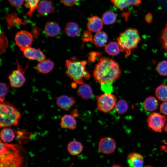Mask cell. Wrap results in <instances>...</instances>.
I'll use <instances>...</instances> for the list:
<instances>
[{
    "label": "cell",
    "mask_w": 167,
    "mask_h": 167,
    "mask_svg": "<svg viewBox=\"0 0 167 167\" xmlns=\"http://www.w3.org/2000/svg\"><path fill=\"white\" fill-rule=\"evenodd\" d=\"M0 143V167H27L28 158L24 148L1 140Z\"/></svg>",
    "instance_id": "1"
},
{
    "label": "cell",
    "mask_w": 167,
    "mask_h": 167,
    "mask_svg": "<svg viewBox=\"0 0 167 167\" xmlns=\"http://www.w3.org/2000/svg\"><path fill=\"white\" fill-rule=\"evenodd\" d=\"M121 74L118 64L113 59L105 57L100 58L93 72L95 80L100 84L113 82L118 79Z\"/></svg>",
    "instance_id": "2"
},
{
    "label": "cell",
    "mask_w": 167,
    "mask_h": 167,
    "mask_svg": "<svg viewBox=\"0 0 167 167\" xmlns=\"http://www.w3.org/2000/svg\"><path fill=\"white\" fill-rule=\"evenodd\" d=\"M117 39L121 51L124 52L127 57L137 47L141 38L137 29L129 28L121 33Z\"/></svg>",
    "instance_id": "3"
},
{
    "label": "cell",
    "mask_w": 167,
    "mask_h": 167,
    "mask_svg": "<svg viewBox=\"0 0 167 167\" xmlns=\"http://www.w3.org/2000/svg\"><path fill=\"white\" fill-rule=\"evenodd\" d=\"M87 63L85 60H67L66 67L67 76L77 84L84 83V80L89 79L90 77V74L85 69Z\"/></svg>",
    "instance_id": "4"
},
{
    "label": "cell",
    "mask_w": 167,
    "mask_h": 167,
    "mask_svg": "<svg viewBox=\"0 0 167 167\" xmlns=\"http://www.w3.org/2000/svg\"><path fill=\"white\" fill-rule=\"evenodd\" d=\"M21 116L15 107L8 102H0V127L17 126Z\"/></svg>",
    "instance_id": "5"
},
{
    "label": "cell",
    "mask_w": 167,
    "mask_h": 167,
    "mask_svg": "<svg viewBox=\"0 0 167 167\" xmlns=\"http://www.w3.org/2000/svg\"><path fill=\"white\" fill-rule=\"evenodd\" d=\"M98 109L104 113H107L115 107L117 102V98L112 93H104L97 97Z\"/></svg>",
    "instance_id": "6"
},
{
    "label": "cell",
    "mask_w": 167,
    "mask_h": 167,
    "mask_svg": "<svg viewBox=\"0 0 167 167\" xmlns=\"http://www.w3.org/2000/svg\"><path fill=\"white\" fill-rule=\"evenodd\" d=\"M166 120L165 115L153 112L148 116L147 122L149 128L155 132H161L164 128Z\"/></svg>",
    "instance_id": "7"
},
{
    "label": "cell",
    "mask_w": 167,
    "mask_h": 167,
    "mask_svg": "<svg viewBox=\"0 0 167 167\" xmlns=\"http://www.w3.org/2000/svg\"><path fill=\"white\" fill-rule=\"evenodd\" d=\"M17 69L14 70L9 76L10 83L11 86L19 88L22 86L26 79L24 75L25 71L17 61Z\"/></svg>",
    "instance_id": "8"
},
{
    "label": "cell",
    "mask_w": 167,
    "mask_h": 167,
    "mask_svg": "<svg viewBox=\"0 0 167 167\" xmlns=\"http://www.w3.org/2000/svg\"><path fill=\"white\" fill-rule=\"evenodd\" d=\"M15 39V43L21 50L31 46L33 36L31 33L27 31L21 30L16 34Z\"/></svg>",
    "instance_id": "9"
},
{
    "label": "cell",
    "mask_w": 167,
    "mask_h": 167,
    "mask_svg": "<svg viewBox=\"0 0 167 167\" xmlns=\"http://www.w3.org/2000/svg\"><path fill=\"white\" fill-rule=\"evenodd\" d=\"M98 147L100 151L102 153L109 154L115 151L116 145L115 140L112 138L105 137L100 140Z\"/></svg>",
    "instance_id": "10"
},
{
    "label": "cell",
    "mask_w": 167,
    "mask_h": 167,
    "mask_svg": "<svg viewBox=\"0 0 167 167\" xmlns=\"http://www.w3.org/2000/svg\"><path fill=\"white\" fill-rule=\"evenodd\" d=\"M20 50L23 52L24 56L29 59L40 62L45 59V55L39 49L30 46Z\"/></svg>",
    "instance_id": "11"
},
{
    "label": "cell",
    "mask_w": 167,
    "mask_h": 167,
    "mask_svg": "<svg viewBox=\"0 0 167 167\" xmlns=\"http://www.w3.org/2000/svg\"><path fill=\"white\" fill-rule=\"evenodd\" d=\"M39 14L45 16L54 11L53 3L51 0H41L37 7Z\"/></svg>",
    "instance_id": "12"
},
{
    "label": "cell",
    "mask_w": 167,
    "mask_h": 167,
    "mask_svg": "<svg viewBox=\"0 0 167 167\" xmlns=\"http://www.w3.org/2000/svg\"><path fill=\"white\" fill-rule=\"evenodd\" d=\"M127 162L129 167H143V157L139 153L131 152L127 156Z\"/></svg>",
    "instance_id": "13"
},
{
    "label": "cell",
    "mask_w": 167,
    "mask_h": 167,
    "mask_svg": "<svg viewBox=\"0 0 167 167\" xmlns=\"http://www.w3.org/2000/svg\"><path fill=\"white\" fill-rule=\"evenodd\" d=\"M103 23L101 19L95 15L91 17L88 20L87 27L90 32H97L101 31L103 27Z\"/></svg>",
    "instance_id": "14"
},
{
    "label": "cell",
    "mask_w": 167,
    "mask_h": 167,
    "mask_svg": "<svg viewBox=\"0 0 167 167\" xmlns=\"http://www.w3.org/2000/svg\"><path fill=\"white\" fill-rule=\"evenodd\" d=\"M56 103L61 109L68 110L75 104V101L72 97L63 95L57 98Z\"/></svg>",
    "instance_id": "15"
},
{
    "label": "cell",
    "mask_w": 167,
    "mask_h": 167,
    "mask_svg": "<svg viewBox=\"0 0 167 167\" xmlns=\"http://www.w3.org/2000/svg\"><path fill=\"white\" fill-rule=\"evenodd\" d=\"M76 121L72 115L65 114L61 118L60 126L62 128L74 130L76 128Z\"/></svg>",
    "instance_id": "16"
},
{
    "label": "cell",
    "mask_w": 167,
    "mask_h": 167,
    "mask_svg": "<svg viewBox=\"0 0 167 167\" xmlns=\"http://www.w3.org/2000/svg\"><path fill=\"white\" fill-rule=\"evenodd\" d=\"M111 2L116 7L123 9L131 6L139 4L142 0H111Z\"/></svg>",
    "instance_id": "17"
},
{
    "label": "cell",
    "mask_w": 167,
    "mask_h": 167,
    "mask_svg": "<svg viewBox=\"0 0 167 167\" xmlns=\"http://www.w3.org/2000/svg\"><path fill=\"white\" fill-rule=\"evenodd\" d=\"M54 67V63L51 60L45 59L39 62L35 67V69L40 72L46 74L50 72Z\"/></svg>",
    "instance_id": "18"
},
{
    "label": "cell",
    "mask_w": 167,
    "mask_h": 167,
    "mask_svg": "<svg viewBox=\"0 0 167 167\" xmlns=\"http://www.w3.org/2000/svg\"><path fill=\"white\" fill-rule=\"evenodd\" d=\"M44 28L45 33L50 37H54L58 35L61 31L59 24L52 21L47 23L45 25Z\"/></svg>",
    "instance_id": "19"
},
{
    "label": "cell",
    "mask_w": 167,
    "mask_h": 167,
    "mask_svg": "<svg viewBox=\"0 0 167 167\" xmlns=\"http://www.w3.org/2000/svg\"><path fill=\"white\" fill-rule=\"evenodd\" d=\"M78 95L84 100L91 99L93 96V91L91 86L84 83L80 84L77 90Z\"/></svg>",
    "instance_id": "20"
},
{
    "label": "cell",
    "mask_w": 167,
    "mask_h": 167,
    "mask_svg": "<svg viewBox=\"0 0 167 167\" xmlns=\"http://www.w3.org/2000/svg\"><path fill=\"white\" fill-rule=\"evenodd\" d=\"M65 31L68 36L71 37H75L80 34V29L77 23L74 22H70L66 24L65 28Z\"/></svg>",
    "instance_id": "21"
},
{
    "label": "cell",
    "mask_w": 167,
    "mask_h": 167,
    "mask_svg": "<svg viewBox=\"0 0 167 167\" xmlns=\"http://www.w3.org/2000/svg\"><path fill=\"white\" fill-rule=\"evenodd\" d=\"M108 39L107 34L104 32L101 31L95 34L92 43L98 47H102L107 42Z\"/></svg>",
    "instance_id": "22"
},
{
    "label": "cell",
    "mask_w": 167,
    "mask_h": 167,
    "mask_svg": "<svg viewBox=\"0 0 167 167\" xmlns=\"http://www.w3.org/2000/svg\"><path fill=\"white\" fill-rule=\"evenodd\" d=\"M67 149L70 154L76 156L82 152L83 149V145L79 141L73 140L69 143L67 145Z\"/></svg>",
    "instance_id": "23"
},
{
    "label": "cell",
    "mask_w": 167,
    "mask_h": 167,
    "mask_svg": "<svg viewBox=\"0 0 167 167\" xmlns=\"http://www.w3.org/2000/svg\"><path fill=\"white\" fill-rule=\"evenodd\" d=\"M143 105L144 108L146 111L152 112L155 111L158 108V103L155 97L150 96L145 99Z\"/></svg>",
    "instance_id": "24"
},
{
    "label": "cell",
    "mask_w": 167,
    "mask_h": 167,
    "mask_svg": "<svg viewBox=\"0 0 167 167\" xmlns=\"http://www.w3.org/2000/svg\"><path fill=\"white\" fill-rule=\"evenodd\" d=\"M106 53L111 55L116 56L121 51L120 46L118 43L114 41H111L106 45L105 47Z\"/></svg>",
    "instance_id": "25"
},
{
    "label": "cell",
    "mask_w": 167,
    "mask_h": 167,
    "mask_svg": "<svg viewBox=\"0 0 167 167\" xmlns=\"http://www.w3.org/2000/svg\"><path fill=\"white\" fill-rule=\"evenodd\" d=\"M15 137L13 130L9 128H4L0 132L1 139L4 142L8 143L12 141Z\"/></svg>",
    "instance_id": "26"
},
{
    "label": "cell",
    "mask_w": 167,
    "mask_h": 167,
    "mask_svg": "<svg viewBox=\"0 0 167 167\" xmlns=\"http://www.w3.org/2000/svg\"><path fill=\"white\" fill-rule=\"evenodd\" d=\"M155 94L157 98L160 101H167V85L161 84L156 89Z\"/></svg>",
    "instance_id": "27"
},
{
    "label": "cell",
    "mask_w": 167,
    "mask_h": 167,
    "mask_svg": "<svg viewBox=\"0 0 167 167\" xmlns=\"http://www.w3.org/2000/svg\"><path fill=\"white\" fill-rule=\"evenodd\" d=\"M117 18L115 13L112 11H108L104 13L101 19L105 24L110 25L114 24L116 22Z\"/></svg>",
    "instance_id": "28"
},
{
    "label": "cell",
    "mask_w": 167,
    "mask_h": 167,
    "mask_svg": "<svg viewBox=\"0 0 167 167\" xmlns=\"http://www.w3.org/2000/svg\"><path fill=\"white\" fill-rule=\"evenodd\" d=\"M115 108L118 114H124L128 109L127 103L124 99H120L117 102Z\"/></svg>",
    "instance_id": "29"
},
{
    "label": "cell",
    "mask_w": 167,
    "mask_h": 167,
    "mask_svg": "<svg viewBox=\"0 0 167 167\" xmlns=\"http://www.w3.org/2000/svg\"><path fill=\"white\" fill-rule=\"evenodd\" d=\"M26 2L25 6L28 8L27 15L32 17L34 10L37 8L40 0H24Z\"/></svg>",
    "instance_id": "30"
},
{
    "label": "cell",
    "mask_w": 167,
    "mask_h": 167,
    "mask_svg": "<svg viewBox=\"0 0 167 167\" xmlns=\"http://www.w3.org/2000/svg\"><path fill=\"white\" fill-rule=\"evenodd\" d=\"M156 70L160 75L167 76V60H163L159 62L156 66Z\"/></svg>",
    "instance_id": "31"
},
{
    "label": "cell",
    "mask_w": 167,
    "mask_h": 167,
    "mask_svg": "<svg viewBox=\"0 0 167 167\" xmlns=\"http://www.w3.org/2000/svg\"><path fill=\"white\" fill-rule=\"evenodd\" d=\"M0 102H3L4 101L5 97L9 92V88L6 84L3 83H0Z\"/></svg>",
    "instance_id": "32"
},
{
    "label": "cell",
    "mask_w": 167,
    "mask_h": 167,
    "mask_svg": "<svg viewBox=\"0 0 167 167\" xmlns=\"http://www.w3.org/2000/svg\"><path fill=\"white\" fill-rule=\"evenodd\" d=\"M101 88L105 93H112L113 91V82L101 84Z\"/></svg>",
    "instance_id": "33"
},
{
    "label": "cell",
    "mask_w": 167,
    "mask_h": 167,
    "mask_svg": "<svg viewBox=\"0 0 167 167\" xmlns=\"http://www.w3.org/2000/svg\"><path fill=\"white\" fill-rule=\"evenodd\" d=\"M161 43L162 48L167 51V23L161 33Z\"/></svg>",
    "instance_id": "34"
},
{
    "label": "cell",
    "mask_w": 167,
    "mask_h": 167,
    "mask_svg": "<svg viewBox=\"0 0 167 167\" xmlns=\"http://www.w3.org/2000/svg\"><path fill=\"white\" fill-rule=\"evenodd\" d=\"M82 39L84 42L90 41L92 43L93 38L90 31L89 30L85 31L83 34Z\"/></svg>",
    "instance_id": "35"
},
{
    "label": "cell",
    "mask_w": 167,
    "mask_h": 167,
    "mask_svg": "<svg viewBox=\"0 0 167 167\" xmlns=\"http://www.w3.org/2000/svg\"><path fill=\"white\" fill-rule=\"evenodd\" d=\"M24 0H8L10 3L15 7L21 6L23 4Z\"/></svg>",
    "instance_id": "36"
},
{
    "label": "cell",
    "mask_w": 167,
    "mask_h": 167,
    "mask_svg": "<svg viewBox=\"0 0 167 167\" xmlns=\"http://www.w3.org/2000/svg\"><path fill=\"white\" fill-rule=\"evenodd\" d=\"M160 111L164 115H167V101L164 102L161 104Z\"/></svg>",
    "instance_id": "37"
},
{
    "label": "cell",
    "mask_w": 167,
    "mask_h": 167,
    "mask_svg": "<svg viewBox=\"0 0 167 167\" xmlns=\"http://www.w3.org/2000/svg\"><path fill=\"white\" fill-rule=\"evenodd\" d=\"M77 0H61L65 5L68 6H71L75 4Z\"/></svg>",
    "instance_id": "38"
},
{
    "label": "cell",
    "mask_w": 167,
    "mask_h": 167,
    "mask_svg": "<svg viewBox=\"0 0 167 167\" xmlns=\"http://www.w3.org/2000/svg\"><path fill=\"white\" fill-rule=\"evenodd\" d=\"M90 54L92 56H89L88 58L90 61H94L95 60L96 58V57H97V55L99 54V53L97 52H94L91 53Z\"/></svg>",
    "instance_id": "39"
},
{
    "label": "cell",
    "mask_w": 167,
    "mask_h": 167,
    "mask_svg": "<svg viewBox=\"0 0 167 167\" xmlns=\"http://www.w3.org/2000/svg\"><path fill=\"white\" fill-rule=\"evenodd\" d=\"M145 19L147 22L150 23L151 22L152 20V15L151 14L148 13L145 15Z\"/></svg>",
    "instance_id": "40"
},
{
    "label": "cell",
    "mask_w": 167,
    "mask_h": 167,
    "mask_svg": "<svg viewBox=\"0 0 167 167\" xmlns=\"http://www.w3.org/2000/svg\"><path fill=\"white\" fill-rule=\"evenodd\" d=\"M163 143L165 145L161 146V150L167 153V141H163Z\"/></svg>",
    "instance_id": "41"
},
{
    "label": "cell",
    "mask_w": 167,
    "mask_h": 167,
    "mask_svg": "<svg viewBox=\"0 0 167 167\" xmlns=\"http://www.w3.org/2000/svg\"><path fill=\"white\" fill-rule=\"evenodd\" d=\"M164 130L165 131L167 134V123L165 124V125L164 128Z\"/></svg>",
    "instance_id": "42"
},
{
    "label": "cell",
    "mask_w": 167,
    "mask_h": 167,
    "mask_svg": "<svg viewBox=\"0 0 167 167\" xmlns=\"http://www.w3.org/2000/svg\"><path fill=\"white\" fill-rule=\"evenodd\" d=\"M111 167H122L121 165H114Z\"/></svg>",
    "instance_id": "43"
},
{
    "label": "cell",
    "mask_w": 167,
    "mask_h": 167,
    "mask_svg": "<svg viewBox=\"0 0 167 167\" xmlns=\"http://www.w3.org/2000/svg\"><path fill=\"white\" fill-rule=\"evenodd\" d=\"M166 167H167V166Z\"/></svg>",
    "instance_id": "44"
}]
</instances>
